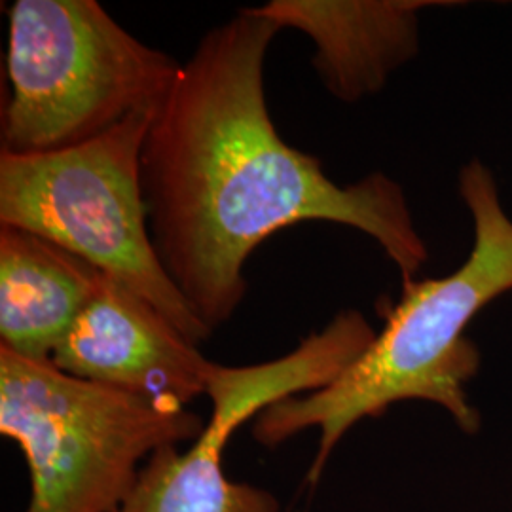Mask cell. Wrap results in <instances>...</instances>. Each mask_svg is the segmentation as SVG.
I'll use <instances>...</instances> for the list:
<instances>
[{"label":"cell","mask_w":512,"mask_h":512,"mask_svg":"<svg viewBox=\"0 0 512 512\" xmlns=\"http://www.w3.org/2000/svg\"><path fill=\"white\" fill-rule=\"evenodd\" d=\"M281 29L255 8L213 27L184 63L148 129L141 179L156 253L184 300L219 329L247 293L256 247L298 222L361 230L403 283L429 260L403 186L384 173L338 186L319 158L277 133L264 61Z\"/></svg>","instance_id":"6da1fadb"},{"label":"cell","mask_w":512,"mask_h":512,"mask_svg":"<svg viewBox=\"0 0 512 512\" xmlns=\"http://www.w3.org/2000/svg\"><path fill=\"white\" fill-rule=\"evenodd\" d=\"M459 196L471 213L475 238L458 270L403 283V296L387 313L384 329L344 374L256 416L253 437L268 448L310 427L319 429V450L308 473L311 488L349 429L382 416L391 404L429 401L450 412L463 431L478 429L465 385L480 366V353L465 329L482 308L512 291V219L492 169L480 160L461 169Z\"/></svg>","instance_id":"7a4b0ae2"},{"label":"cell","mask_w":512,"mask_h":512,"mask_svg":"<svg viewBox=\"0 0 512 512\" xmlns=\"http://www.w3.org/2000/svg\"><path fill=\"white\" fill-rule=\"evenodd\" d=\"M95 0H18L10 8L2 152L80 147L158 109L181 71Z\"/></svg>","instance_id":"3957f363"},{"label":"cell","mask_w":512,"mask_h":512,"mask_svg":"<svg viewBox=\"0 0 512 512\" xmlns=\"http://www.w3.org/2000/svg\"><path fill=\"white\" fill-rule=\"evenodd\" d=\"M203 429L186 408L0 348V433L18 442L29 467L25 512H120L148 458Z\"/></svg>","instance_id":"277c9868"},{"label":"cell","mask_w":512,"mask_h":512,"mask_svg":"<svg viewBox=\"0 0 512 512\" xmlns=\"http://www.w3.org/2000/svg\"><path fill=\"white\" fill-rule=\"evenodd\" d=\"M158 109L141 110L80 147L37 156L2 152L0 226L33 232L84 258L200 346L213 330L165 272L148 224L141 156Z\"/></svg>","instance_id":"5b68a950"},{"label":"cell","mask_w":512,"mask_h":512,"mask_svg":"<svg viewBox=\"0 0 512 512\" xmlns=\"http://www.w3.org/2000/svg\"><path fill=\"white\" fill-rule=\"evenodd\" d=\"M374 338L361 311H340L325 329L279 359L251 366L213 363L205 393L211 418L202 435L184 452L179 444L154 452L120 512L281 511L272 492L226 476L222 456L228 440L268 406L332 384Z\"/></svg>","instance_id":"8992f818"},{"label":"cell","mask_w":512,"mask_h":512,"mask_svg":"<svg viewBox=\"0 0 512 512\" xmlns=\"http://www.w3.org/2000/svg\"><path fill=\"white\" fill-rule=\"evenodd\" d=\"M52 363L74 378L173 408L205 395L213 368L148 300L109 275L55 349Z\"/></svg>","instance_id":"52a82bcc"},{"label":"cell","mask_w":512,"mask_h":512,"mask_svg":"<svg viewBox=\"0 0 512 512\" xmlns=\"http://www.w3.org/2000/svg\"><path fill=\"white\" fill-rule=\"evenodd\" d=\"M431 0H272L256 14L296 29L315 44L313 67L338 101L357 103L384 90L420 54V12Z\"/></svg>","instance_id":"ba28073f"},{"label":"cell","mask_w":512,"mask_h":512,"mask_svg":"<svg viewBox=\"0 0 512 512\" xmlns=\"http://www.w3.org/2000/svg\"><path fill=\"white\" fill-rule=\"evenodd\" d=\"M90 262L33 232L0 228V348L50 359L103 281Z\"/></svg>","instance_id":"9c48e42d"}]
</instances>
